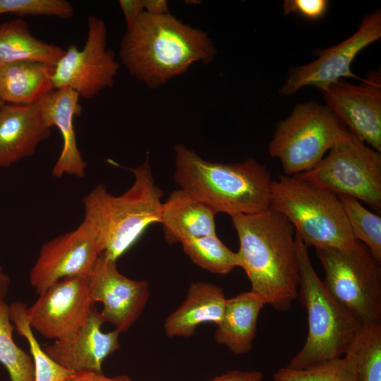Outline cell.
I'll list each match as a JSON object with an SVG mask.
<instances>
[{
	"mask_svg": "<svg viewBox=\"0 0 381 381\" xmlns=\"http://www.w3.org/2000/svg\"><path fill=\"white\" fill-rule=\"evenodd\" d=\"M231 221L239 241L238 267L246 272L250 291L276 310H289L300 283L292 225L270 207Z\"/></svg>",
	"mask_w": 381,
	"mask_h": 381,
	"instance_id": "obj_1",
	"label": "cell"
},
{
	"mask_svg": "<svg viewBox=\"0 0 381 381\" xmlns=\"http://www.w3.org/2000/svg\"><path fill=\"white\" fill-rule=\"evenodd\" d=\"M217 49L202 30L171 13L143 12L120 42L119 57L129 73L150 88H157L196 62L208 64Z\"/></svg>",
	"mask_w": 381,
	"mask_h": 381,
	"instance_id": "obj_2",
	"label": "cell"
},
{
	"mask_svg": "<svg viewBox=\"0 0 381 381\" xmlns=\"http://www.w3.org/2000/svg\"><path fill=\"white\" fill-rule=\"evenodd\" d=\"M174 152L175 182L215 214L232 217L270 208L273 180L255 158L231 164L211 162L181 144L174 146Z\"/></svg>",
	"mask_w": 381,
	"mask_h": 381,
	"instance_id": "obj_3",
	"label": "cell"
},
{
	"mask_svg": "<svg viewBox=\"0 0 381 381\" xmlns=\"http://www.w3.org/2000/svg\"><path fill=\"white\" fill-rule=\"evenodd\" d=\"M131 171L134 181L124 193L114 195L98 184L82 198L84 219L97 232L102 255L114 261L150 225L160 222L163 190L155 184L148 155Z\"/></svg>",
	"mask_w": 381,
	"mask_h": 381,
	"instance_id": "obj_4",
	"label": "cell"
},
{
	"mask_svg": "<svg viewBox=\"0 0 381 381\" xmlns=\"http://www.w3.org/2000/svg\"><path fill=\"white\" fill-rule=\"evenodd\" d=\"M300 274L298 296L308 313L306 340L286 366L306 369L346 354L363 325L329 294L315 272L308 247L294 231Z\"/></svg>",
	"mask_w": 381,
	"mask_h": 381,
	"instance_id": "obj_5",
	"label": "cell"
},
{
	"mask_svg": "<svg viewBox=\"0 0 381 381\" xmlns=\"http://www.w3.org/2000/svg\"><path fill=\"white\" fill-rule=\"evenodd\" d=\"M270 207L289 222L308 248H347L357 241L338 195L298 175L273 180Z\"/></svg>",
	"mask_w": 381,
	"mask_h": 381,
	"instance_id": "obj_6",
	"label": "cell"
},
{
	"mask_svg": "<svg viewBox=\"0 0 381 381\" xmlns=\"http://www.w3.org/2000/svg\"><path fill=\"white\" fill-rule=\"evenodd\" d=\"M332 297L363 325L381 323L380 262L361 241L347 248H315Z\"/></svg>",
	"mask_w": 381,
	"mask_h": 381,
	"instance_id": "obj_7",
	"label": "cell"
},
{
	"mask_svg": "<svg viewBox=\"0 0 381 381\" xmlns=\"http://www.w3.org/2000/svg\"><path fill=\"white\" fill-rule=\"evenodd\" d=\"M337 195L353 197L380 212L381 154L344 125L329 153L312 169L297 174Z\"/></svg>",
	"mask_w": 381,
	"mask_h": 381,
	"instance_id": "obj_8",
	"label": "cell"
},
{
	"mask_svg": "<svg viewBox=\"0 0 381 381\" xmlns=\"http://www.w3.org/2000/svg\"><path fill=\"white\" fill-rule=\"evenodd\" d=\"M341 125L326 104L315 101L297 104L277 123L268 146L270 155L279 160L285 175L308 171L332 147Z\"/></svg>",
	"mask_w": 381,
	"mask_h": 381,
	"instance_id": "obj_9",
	"label": "cell"
},
{
	"mask_svg": "<svg viewBox=\"0 0 381 381\" xmlns=\"http://www.w3.org/2000/svg\"><path fill=\"white\" fill-rule=\"evenodd\" d=\"M119 68L114 52L107 47L104 21L90 15L83 48L69 46L54 66L53 87L71 89L80 97L90 99L114 85Z\"/></svg>",
	"mask_w": 381,
	"mask_h": 381,
	"instance_id": "obj_10",
	"label": "cell"
},
{
	"mask_svg": "<svg viewBox=\"0 0 381 381\" xmlns=\"http://www.w3.org/2000/svg\"><path fill=\"white\" fill-rule=\"evenodd\" d=\"M102 247L97 232L87 220L73 231L45 242L29 274L37 294L64 279L87 277Z\"/></svg>",
	"mask_w": 381,
	"mask_h": 381,
	"instance_id": "obj_11",
	"label": "cell"
},
{
	"mask_svg": "<svg viewBox=\"0 0 381 381\" xmlns=\"http://www.w3.org/2000/svg\"><path fill=\"white\" fill-rule=\"evenodd\" d=\"M380 38L381 10L377 8L364 16L352 35L337 45L318 51L316 59L291 71L280 94L289 96L309 85L321 90L345 78L361 80L352 72L351 64L363 49Z\"/></svg>",
	"mask_w": 381,
	"mask_h": 381,
	"instance_id": "obj_12",
	"label": "cell"
},
{
	"mask_svg": "<svg viewBox=\"0 0 381 381\" xmlns=\"http://www.w3.org/2000/svg\"><path fill=\"white\" fill-rule=\"evenodd\" d=\"M360 84L339 80L320 90L325 104L360 140L381 152V73L370 71Z\"/></svg>",
	"mask_w": 381,
	"mask_h": 381,
	"instance_id": "obj_13",
	"label": "cell"
},
{
	"mask_svg": "<svg viewBox=\"0 0 381 381\" xmlns=\"http://www.w3.org/2000/svg\"><path fill=\"white\" fill-rule=\"evenodd\" d=\"M26 308L30 327L48 339H59L79 328L95 306L88 290L87 277L60 280L38 294Z\"/></svg>",
	"mask_w": 381,
	"mask_h": 381,
	"instance_id": "obj_14",
	"label": "cell"
},
{
	"mask_svg": "<svg viewBox=\"0 0 381 381\" xmlns=\"http://www.w3.org/2000/svg\"><path fill=\"white\" fill-rule=\"evenodd\" d=\"M90 297L93 303L100 302L104 322L120 333L129 329L144 310L150 291L145 280H133L122 274L116 261L102 254L87 276Z\"/></svg>",
	"mask_w": 381,
	"mask_h": 381,
	"instance_id": "obj_15",
	"label": "cell"
},
{
	"mask_svg": "<svg viewBox=\"0 0 381 381\" xmlns=\"http://www.w3.org/2000/svg\"><path fill=\"white\" fill-rule=\"evenodd\" d=\"M104 320L95 306L87 320L67 336L44 346L45 353L62 367L73 373H102L104 360L119 349L120 332L101 330Z\"/></svg>",
	"mask_w": 381,
	"mask_h": 381,
	"instance_id": "obj_16",
	"label": "cell"
},
{
	"mask_svg": "<svg viewBox=\"0 0 381 381\" xmlns=\"http://www.w3.org/2000/svg\"><path fill=\"white\" fill-rule=\"evenodd\" d=\"M50 133L38 103H5L0 107V167L32 156Z\"/></svg>",
	"mask_w": 381,
	"mask_h": 381,
	"instance_id": "obj_17",
	"label": "cell"
},
{
	"mask_svg": "<svg viewBox=\"0 0 381 381\" xmlns=\"http://www.w3.org/2000/svg\"><path fill=\"white\" fill-rule=\"evenodd\" d=\"M79 98L71 89H54L37 102L47 125L56 126L62 136V150L52 171L56 178L65 174L79 179L85 176L87 163L78 147L73 126L74 117L82 110Z\"/></svg>",
	"mask_w": 381,
	"mask_h": 381,
	"instance_id": "obj_18",
	"label": "cell"
},
{
	"mask_svg": "<svg viewBox=\"0 0 381 381\" xmlns=\"http://www.w3.org/2000/svg\"><path fill=\"white\" fill-rule=\"evenodd\" d=\"M215 213L185 190L173 191L162 202L160 224L169 243L215 234Z\"/></svg>",
	"mask_w": 381,
	"mask_h": 381,
	"instance_id": "obj_19",
	"label": "cell"
},
{
	"mask_svg": "<svg viewBox=\"0 0 381 381\" xmlns=\"http://www.w3.org/2000/svg\"><path fill=\"white\" fill-rule=\"evenodd\" d=\"M226 298L217 285L204 282L190 284L186 299L166 319L164 325L169 337H191L195 329L205 322H220Z\"/></svg>",
	"mask_w": 381,
	"mask_h": 381,
	"instance_id": "obj_20",
	"label": "cell"
},
{
	"mask_svg": "<svg viewBox=\"0 0 381 381\" xmlns=\"http://www.w3.org/2000/svg\"><path fill=\"white\" fill-rule=\"evenodd\" d=\"M263 300L252 291L227 298L224 314L214 333L217 344L226 346L235 355L249 352L256 334Z\"/></svg>",
	"mask_w": 381,
	"mask_h": 381,
	"instance_id": "obj_21",
	"label": "cell"
},
{
	"mask_svg": "<svg viewBox=\"0 0 381 381\" xmlns=\"http://www.w3.org/2000/svg\"><path fill=\"white\" fill-rule=\"evenodd\" d=\"M54 66L35 61H18L0 66V96L4 103H37L54 90Z\"/></svg>",
	"mask_w": 381,
	"mask_h": 381,
	"instance_id": "obj_22",
	"label": "cell"
},
{
	"mask_svg": "<svg viewBox=\"0 0 381 381\" xmlns=\"http://www.w3.org/2000/svg\"><path fill=\"white\" fill-rule=\"evenodd\" d=\"M64 52L60 47L32 35L21 18L0 24V66L25 61L54 66Z\"/></svg>",
	"mask_w": 381,
	"mask_h": 381,
	"instance_id": "obj_23",
	"label": "cell"
},
{
	"mask_svg": "<svg viewBox=\"0 0 381 381\" xmlns=\"http://www.w3.org/2000/svg\"><path fill=\"white\" fill-rule=\"evenodd\" d=\"M27 307L22 302L13 303L9 306L10 317L18 334L29 344L35 368V381H64L73 372L54 361L40 346L28 320Z\"/></svg>",
	"mask_w": 381,
	"mask_h": 381,
	"instance_id": "obj_24",
	"label": "cell"
},
{
	"mask_svg": "<svg viewBox=\"0 0 381 381\" xmlns=\"http://www.w3.org/2000/svg\"><path fill=\"white\" fill-rule=\"evenodd\" d=\"M181 245L195 264L210 272L226 274L238 267L236 252L226 246L216 234L194 238Z\"/></svg>",
	"mask_w": 381,
	"mask_h": 381,
	"instance_id": "obj_25",
	"label": "cell"
},
{
	"mask_svg": "<svg viewBox=\"0 0 381 381\" xmlns=\"http://www.w3.org/2000/svg\"><path fill=\"white\" fill-rule=\"evenodd\" d=\"M9 306L0 301V363L7 370L11 381H35L32 358L19 348L13 338Z\"/></svg>",
	"mask_w": 381,
	"mask_h": 381,
	"instance_id": "obj_26",
	"label": "cell"
},
{
	"mask_svg": "<svg viewBox=\"0 0 381 381\" xmlns=\"http://www.w3.org/2000/svg\"><path fill=\"white\" fill-rule=\"evenodd\" d=\"M274 381H361L355 356H344L306 369L281 368Z\"/></svg>",
	"mask_w": 381,
	"mask_h": 381,
	"instance_id": "obj_27",
	"label": "cell"
},
{
	"mask_svg": "<svg viewBox=\"0 0 381 381\" xmlns=\"http://www.w3.org/2000/svg\"><path fill=\"white\" fill-rule=\"evenodd\" d=\"M354 238L363 243L381 261V217L351 196L339 195Z\"/></svg>",
	"mask_w": 381,
	"mask_h": 381,
	"instance_id": "obj_28",
	"label": "cell"
},
{
	"mask_svg": "<svg viewBox=\"0 0 381 381\" xmlns=\"http://www.w3.org/2000/svg\"><path fill=\"white\" fill-rule=\"evenodd\" d=\"M349 352L356 357L361 381H381V323L363 326Z\"/></svg>",
	"mask_w": 381,
	"mask_h": 381,
	"instance_id": "obj_29",
	"label": "cell"
},
{
	"mask_svg": "<svg viewBox=\"0 0 381 381\" xmlns=\"http://www.w3.org/2000/svg\"><path fill=\"white\" fill-rule=\"evenodd\" d=\"M9 13L19 16H47L67 20L73 16L74 9L66 0H0V15Z\"/></svg>",
	"mask_w": 381,
	"mask_h": 381,
	"instance_id": "obj_30",
	"label": "cell"
},
{
	"mask_svg": "<svg viewBox=\"0 0 381 381\" xmlns=\"http://www.w3.org/2000/svg\"><path fill=\"white\" fill-rule=\"evenodd\" d=\"M328 5L326 0H285L282 8L284 14L296 13L308 20H315L325 16Z\"/></svg>",
	"mask_w": 381,
	"mask_h": 381,
	"instance_id": "obj_31",
	"label": "cell"
},
{
	"mask_svg": "<svg viewBox=\"0 0 381 381\" xmlns=\"http://www.w3.org/2000/svg\"><path fill=\"white\" fill-rule=\"evenodd\" d=\"M119 4L123 13L127 28H129L145 12L142 0H120Z\"/></svg>",
	"mask_w": 381,
	"mask_h": 381,
	"instance_id": "obj_32",
	"label": "cell"
},
{
	"mask_svg": "<svg viewBox=\"0 0 381 381\" xmlns=\"http://www.w3.org/2000/svg\"><path fill=\"white\" fill-rule=\"evenodd\" d=\"M64 381H133L127 375L107 377L102 373L79 372L73 373Z\"/></svg>",
	"mask_w": 381,
	"mask_h": 381,
	"instance_id": "obj_33",
	"label": "cell"
},
{
	"mask_svg": "<svg viewBox=\"0 0 381 381\" xmlns=\"http://www.w3.org/2000/svg\"><path fill=\"white\" fill-rule=\"evenodd\" d=\"M262 373L258 370H233L210 381H262Z\"/></svg>",
	"mask_w": 381,
	"mask_h": 381,
	"instance_id": "obj_34",
	"label": "cell"
},
{
	"mask_svg": "<svg viewBox=\"0 0 381 381\" xmlns=\"http://www.w3.org/2000/svg\"><path fill=\"white\" fill-rule=\"evenodd\" d=\"M145 12L152 15L170 13L169 4L165 0H142Z\"/></svg>",
	"mask_w": 381,
	"mask_h": 381,
	"instance_id": "obj_35",
	"label": "cell"
},
{
	"mask_svg": "<svg viewBox=\"0 0 381 381\" xmlns=\"http://www.w3.org/2000/svg\"><path fill=\"white\" fill-rule=\"evenodd\" d=\"M11 278L0 265V301H5L11 286Z\"/></svg>",
	"mask_w": 381,
	"mask_h": 381,
	"instance_id": "obj_36",
	"label": "cell"
},
{
	"mask_svg": "<svg viewBox=\"0 0 381 381\" xmlns=\"http://www.w3.org/2000/svg\"><path fill=\"white\" fill-rule=\"evenodd\" d=\"M4 104H5L4 102L2 100L0 96V107H1Z\"/></svg>",
	"mask_w": 381,
	"mask_h": 381,
	"instance_id": "obj_37",
	"label": "cell"
}]
</instances>
